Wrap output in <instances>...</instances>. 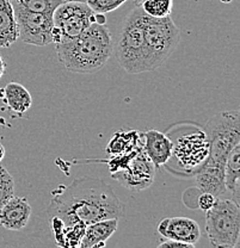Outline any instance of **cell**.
I'll use <instances>...</instances> for the list:
<instances>
[{
    "instance_id": "cell-1",
    "label": "cell",
    "mask_w": 240,
    "mask_h": 248,
    "mask_svg": "<svg viewBox=\"0 0 240 248\" xmlns=\"http://www.w3.org/2000/svg\"><path fill=\"white\" fill-rule=\"evenodd\" d=\"M49 219L63 224H87L109 218H122L126 206L109 184L96 177H82L72 184L61 185L51 193Z\"/></svg>"
},
{
    "instance_id": "cell-2",
    "label": "cell",
    "mask_w": 240,
    "mask_h": 248,
    "mask_svg": "<svg viewBox=\"0 0 240 248\" xmlns=\"http://www.w3.org/2000/svg\"><path fill=\"white\" fill-rule=\"evenodd\" d=\"M113 38L105 24L94 22L81 35L56 43L58 60L72 73L92 74L100 71L112 55Z\"/></svg>"
},
{
    "instance_id": "cell-3",
    "label": "cell",
    "mask_w": 240,
    "mask_h": 248,
    "mask_svg": "<svg viewBox=\"0 0 240 248\" xmlns=\"http://www.w3.org/2000/svg\"><path fill=\"white\" fill-rule=\"evenodd\" d=\"M144 10L135 6L125 18L116 49V59L120 66L129 74H140L148 72L144 50Z\"/></svg>"
},
{
    "instance_id": "cell-4",
    "label": "cell",
    "mask_w": 240,
    "mask_h": 248,
    "mask_svg": "<svg viewBox=\"0 0 240 248\" xmlns=\"http://www.w3.org/2000/svg\"><path fill=\"white\" fill-rule=\"evenodd\" d=\"M143 29L147 68L148 72L156 71L176 50L180 40V31L170 16L154 18L144 12Z\"/></svg>"
},
{
    "instance_id": "cell-5",
    "label": "cell",
    "mask_w": 240,
    "mask_h": 248,
    "mask_svg": "<svg viewBox=\"0 0 240 248\" xmlns=\"http://www.w3.org/2000/svg\"><path fill=\"white\" fill-rule=\"evenodd\" d=\"M203 131L209 142V155L206 162L224 167L227 155L240 143V115L238 110L216 113L206 123Z\"/></svg>"
},
{
    "instance_id": "cell-6",
    "label": "cell",
    "mask_w": 240,
    "mask_h": 248,
    "mask_svg": "<svg viewBox=\"0 0 240 248\" xmlns=\"http://www.w3.org/2000/svg\"><path fill=\"white\" fill-rule=\"evenodd\" d=\"M206 232L211 246L236 248L240 236V209L232 200H216L206 211Z\"/></svg>"
},
{
    "instance_id": "cell-7",
    "label": "cell",
    "mask_w": 240,
    "mask_h": 248,
    "mask_svg": "<svg viewBox=\"0 0 240 248\" xmlns=\"http://www.w3.org/2000/svg\"><path fill=\"white\" fill-rule=\"evenodd\" d=\"M54 43L66 42L81 35L96 22V12L86 2L64 1L53 12Z\"/></svg>"
},
{
    "instance_id": "cell-8",
    "label": "cell",
    "mask_w": 240,
    "mask_h": 248,
    "mask_svg": "<svg viewBox=\"0 0 240 248\" xmlns=\"http://www.w3.org/2000/svg\"><path fill=\"white\" fill-rule=\"evenodd\" d=\"M18 38L27 45L45 46L54 43L53 15L14 9Z\"/></svg>"
},
{
    "instance_id": "cell-9",
    "label": "cell",
    "mask_w": 240,
    "mask_h": 248,
    "mask_svg": "<svg viewBox=\"0 0 240 248\" xmlns=\"http://www.w3.org/2000/svg\"><path fill=\"white\" fill-rule=\"evenodd\" d=\"M154 169L153 162L143 148L122 170L112 173V178L131 192H141L153 184Z\"/></svg>"
},
{
    "instance_id": "cell-10",
    "label": "cell",
    "mask_w": 240,
    "mask_h": 248,
    "mask_svg": "<svg viewBox=\"0 0 240 248\" xmlns=\"http://www.w3.org/2000/svg\"><path fill=\"white\" fill-rule=\"evenodd\" d=\"M172 155L177 159L178 164L185 170L196 172L208 159L209 142L203 130L180 136L174 143Z\"/></svg>"
},
{
    "instance_id": "cell-11",
    "label": "cell",
    "mask_w": 240,
    "mask_h": 248,
    "mask_svg": "<svg viewBox=\"0 0 240 248\" xmlns=\"http://www.w3.org/2000/svg\"><path fill=\"white\" fill-rule=\"evenodd\" d=\"M158 232L164 239L185 242L195 247L201 239V229L196 221L189 217H170L161 219Z\"/></svg>"
},
{
    "instance_id": "cell-12",
    "label": "cell",
    "mask_w": 240,
    "mask_h": 248,
    "mask_svg": "<svg viewBox=\"0 0 240 248\" xmlns=\"http://www.w3.org/2000/svg\"><path fill=\"white\" fill-rule=\"evenodd\" d=\"M32 216V206L25 197H14L0 209V226L7 231H22Z\"/></svg>"
},
{
    "instance_id": "cell-13",
    "label": "cell",
    "mask_w": 240,
    "mask_h": 248,
    "mask_svg": "<svg viewBox=\"0 0 240 248\" xmlns=\"http://www.w3.org/2000/svg\"><path fill=\"white\" fill-rule=\"evenodd\" d=\"M144 151L148 155L154 167H161L172 157L174 142L166 135L158 130H147L143 133Z\"/></svg>"
},
{
    "instance_id": "cell-14",
    "label": "cell",
    "mask_w": 240,
    "mask_h": 248,
    "mask_svg": "<svg viewBox=\"0 0 240 248\" xmlns=\"http://www.w3.org/2000/svg\"><path fill=\"white\" fill-rule=\"evenodd\" d=\"M198 191L208 192L215 197H220L227 192L224 185V170L223 166L205 162L195 172Z\"/></svg>"
},
{
    "instance_id": "cell-15",
    "label": "cell",
    "mask_w": 240,
    "mask_h": 248,
    "mask_svg": "<svg viewBox=\"0 0 240 248\" xmlns=\"http://www.w3.org/2000/svg\"><path fill=\"white\" fill-rule=\"evenodd\" d=\"M117 218L103 219V221L95 222L87 224L85 228L84 236L80 241V248H94L104 247L108 240L112 236V234L117 231L118 227Z\"/></svg>"
},
{
    "instance_id": "cell-16",
    "label": "cell",
    "mask_w": 240,
    "mask_h": 248,
    "mask_svg": "<svg viewBox=\"0 0 240 248\" xmlns=\"http://www.w3.org/2000/svg\"><path fill=\"white\" fill-rule=\"evenodd\" d=\"M224 185L232 195V201L240 204V143L236 144L224 162Z\"/></svg>"
},
{
    "instance_id": "cell-17",
    "label": "cell",
    "mask_w": 240,
    "mask_h": 248,
    "mask_svg": "<svg viewBox=\"0 0 240 248\" xmlns=\"http://www.w3.org/2000/svg\"><path fill=\"white\" fill-rule=\"evenodd\" d=\"M18 38L14 7L10 0H0V49L9 48Z\"/></svg>"
},
{
    "instance_id": "cell-18",
    "label": "cell",
    "mask_w": 240,
    "mask_h": 248,
    "mask_svg": "<svg viewBox=\"0 0 240 248\" xmlns=\"http://www.w3.org/2000/svg\"><path fill=\"white\" fill-rule=\"evenodd\" d=\"M2 100L12 112L23 115L32 104V98L29 91L19 82H10L2 91Z\"/></svg>"
},
{
    "instance_id": "cell-19",
    "label": "cell",
    "mask_w": 240,
    "mask_h": 248,
    "mask_svg": "<svg viewBox=\"0 0 240 248\" xmlns=\"http://www.w3.org/2000/svg\"><path fill=\"white\" fill-rule=\"evenodd\" d=\"M53 227L55 241L60 247H79L80 241L84 236L86 224L82 222H77L73 224H63L56 219H50Z\"/></svg>"
},
{
    "instance_id": "cell-20",
    "label": "cell",
    "mask_w": 240,
    "mask_h": 248,
    "mask_svg": "<svg viewBox=\"0 0 240 248\" xmlns=\"http://www.w3.org/2000/svg\"><path fill=\"white\" fill-rule=\"evenodd\" d=\"M143 144V133L138 130H120L113 134L105 151L112 156L129 153Z\"/></svg>"
},
{
    "instance_id": "cell-21",
    "label": "cell",
    "mask_w": 240,
    "mask_h": 248,
    "mask_svg": "<svg viewBox=\"0 0 240 248\" xmlns=\"http://www.w3.org/2000/svg\"><path fill=\"white\" fill-rule=\"evenodd\" d=\"M14 9H23L32 12L53 15L63 0H10Z\"/></svg>"
},
{
    "instance_id": "cell-22",
    "label": "cell",
    "mask_w": 240,
    "mask_h": 248,
    "mask_svg": "<svg viewBox=\"0 0 240 248\" xmlns=\"http://www.w3.org/2000/svg\"><path fill=\"white\" fill-rule=\"evenodd\" d=\"M174 7V0H144L141 9L146 15L154 18L169 17Z\"/></svg>"
},
{
    "instance_id": "cell-23",
    "label": "cell",
    "mask_w": 240,
    "mask_h": 248,
    "mask_svg": "<svg viewBox=\"0 0 240 248\" xmlns=\"http://www.w3.org/2000/svg\"><path fill=\"white\" fill-rule=\"evenodd\" d=\"M15 196V180L10 172L0 165V209Z\"/></svg>"
},
{
    "instance_id": "cell-24",
    "label": "cell",
    "mask_w": 240,
    "mask_h": 248,
    "mask_svg": "<svg viewBox=\"0 0 240 248\" xmlns=\"http://www.w3.org/2000/svg\"><path fill=\"white\" fill-rule=\"evenodd\" d=\"M127 0H86V4L96 14H109L122 6Z\"/></svg>"
},
{
    "instance_id": "cell-25",
    "label": "cell",
    "mask_w": 240,
    "mask_h": 248,
    "mask_svg": "<svg viewBox=\"0 0 240 248\" xmlns=\"http://www.w3.org/2000/svg\"><path fill=\"white\" fill-rule=\"evenodd\" d=\"M216 200H218V197H215V196L211 195V193L201 192L197 198V208L206 213V211H208L209 209L213 208V205L215 204Z\"/></svg>"
},
{
    "instance_id": "cell-26",
    "label": "cell",
    "mask_w": 240,
    "mask_h": 248,
    "mask_svg": "<svg viewBox=\"0 0 240 248\" xmlns=\"http://www.w3.org/2000/svg\"><path fill=\"white\" fill-rule=\"evenodd\" d=\"M160 248H193V246L189 244H185V242L177 241V240L172 239H164L162 237L161 241L159 244Z\"/></svg>"
},
{
    "instance_id": "cell-27",
    "label": "cell",
    "mask_w": 240,
    "mask_h": 248,
    "mask_svg": "<svg viewBox=\"0 0 240 248\" xmlns=\"http://www.w3.org/2000/svg\"><path fill=\"white\" fill-rule=\"evenodd\" d=\"M5 69H6V63H5V61H4V59H2V56L0 55V79H1L2 76H4Z\"/></svg>"
},
{
    "instance_id": "cell-28",
    "label": "cell",
    "mask_w": 240,
    "mask_h": 248,
    "mask_svg": "<svg viewBox=\"0 0 240 248\" xmlns=\"http://www.w3.org/2000/svg\"><path fill=\"white\" fill-rule=\"evenodd\" d=\"M4 156H5V148H4V146L0 143V161L4 159Z\"/></svg>"
},
{
    "instance_id": "cell-29",
    "label": "cell",
    "mask_w": 240,
    "mask_h": 248,
    "mask_svg": "<svg viewBox=\"0 0 240 248\" xmlns=\"http://www.w3.org/2000/svg\"><path fill=\"white\" fill-rule=\"evenodd\" d=\"M133 1L134 4H135V6H141L144 0H133Z\"/></svg>"
},
{
    "instance_id": "cell-30",
    "label": "cell",
    "mask_w": 240,
    "mask_h": 248,
    "mask_svg": "<svg viewBox=\"0 0 240 248\" xmlns=\"http://www.w3.org/2000/svg\"><path fill=\"white\" fill-rule=\"evenodd\" d=\"M63 1H76V2H86V0H63Z\"/></svg>"
},
{
    "instance_id": "cell-31",
    "label": "cell",
    "mask_w": 240,
    "mask_h": 248,
    "mask_svg": "<svg viewBox=\"0 0 240 248\" xmlns=\"http://www.w3.org/2000/svg\"><path fill=\"white\" fill-rule=\"evenodd\" d=\"M221 2H224V4H229V2H232L233 0H220Z\"/></svg>"
}]
</instances>
